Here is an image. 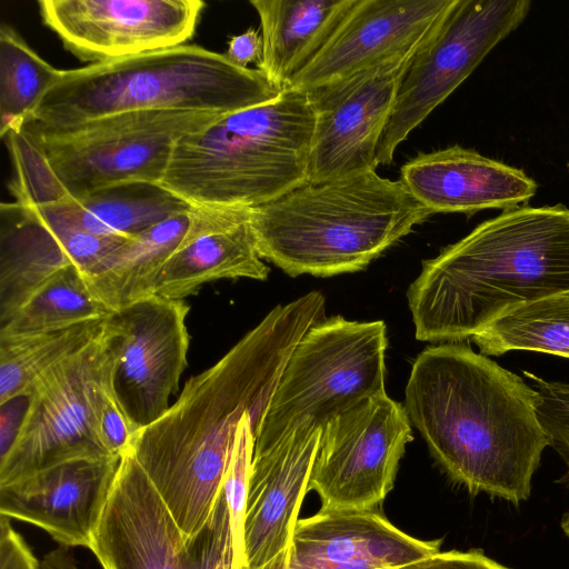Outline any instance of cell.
<instances>
[{
	"instance_id": "obj_1",
	"label": "cell",
	"mask_w": 569,
	"mask_h": 569,
	"mask_svg": "<svg viewBox=\"0 0 569 569\" xmlns=\"http://www.w3.org/2000/svg\"><path fill=\"white\" fill-rule=\"evenodd\" d=\"M325 310V296L315 290L274 307L134 433L129 450L184 540L203 527L221 495L242 417L250 415L256 437L290 353Z\"/></svg>"
},
{
	"instance_id": "obj_2",
	"label": "cell",
	"mask_w": 569,
	"mask_h": 569,
	"mask_svg": "<svg viewBox=\"0 0 569 569\" xmlns=\"http://www.w3.org/2000/svg\"><path fill=\"white\" fill-rule=\"evenodd\" d=\"M536 390L518 375L459 343L420 352L405 410L448 477L470 495L511 503L529 499L549 447Z\"/></svg>"
},
{
	"instance_id": "obj_3",
	"label": "cell",
	"mask_w": 569,
	"mask_h": 569,
	"mask_svg": "<svg viewBox=\"0 0 569 569\" xmlns=\"http://www.w3.org/2000/svg\"><path fill=\"white\" fill-rule=\"evenodd\" d=\"M569 291V209L517 207L425 260L407 291L420 341L472 338L510 309Z\"/></svg>"
},
{
	"instance_id": "obj_4",
	"label": "cell",
	"mask_w": 569,
	"mask_h": 569,
	"mask_svg": "<svg viewBox=\"0 0 569 569\" xmlns=\"http://www.w3.org/2000/svg\"><path fill=\"white\" fill-rule=\"evenodd\" d=\"M432 213L376 170L298 187L251 209L262 259L291 277L365 269Z\"/></svg>"
},
{
	"instance_id": "obj_5",
	"label": "cell",
	"mask_w": 569,
	"mask_h": 569,
	"mask_svg": "<svg viewBox=\"0 0 569 569\" xmlns=\"http://www.w3.org/2000/svg\"><path fill=\"white\" fill-rule=\"evenodd\" d=\"M316 116L293 88L177 140L160 186L191 206L257 208L309 182Z\"/></svg>"
},
{
	"instance_id": "obj_6",
	"label": "cell",
	"mask_w": 569,
	"mask_h": 569,
	"mask_svg": "<svg viewBox=\"0 0 569 569\" xmlns=\"http://www.w3.org/2000/svg\"><path fill=\"white\" fill-rule=\"evenodd\" d=\"M280 92L257 69L239 67L224 53L181 44L62 70L27 122L64 128L146 110L227 114Z\"/></svg>"
},
{
	"instance_id": "obj_7",
	"label": "cell",
	"mask_w": 569,
	"mask_h": 569,
	"mask_svg": "<svg viewBox=\"0 0 569 569\" xmlns=\"http://www.w3.org/2000/svg\"><path fill=\"white\" fill-rule=\"evenodd\" d=\"M386 325L341 316L311 326L290 353L254 437L269 448L295 428H323L363 400L385 393Z\"/></svg>"
},
{
	"instance_id": "obj_8",
	"label": "cell",
	"mask_w": 569,
	"mask_h": 569,
	"mask_svg": "<svg viewBox=\"0 0 569 569\" xmlns=\"http://www.w3.org/2000/svg\"><path fill=\"white\" fill-rule=\"evenodd\" d=\"M194 110H146L111 114L64 128L26 122L69 196L79 200L129 182L160 183L181 137L219 119Z\"/></svg>"
},
{
	"instance_id": "obj_9",
	"label": "cell",
	"mask_w": 569,
	"mask_h": 569,
	"mask_svg": "<svg viewBox=\"0 0 569 569\" xmlns=\"http://www.w3.org/2000/svg\"><path fill=\"white\" fill-rule=\"evenodd\" d=\"M116 359V340L106 320L92 342L29 388L21 429L0 459V486L67 461L111 456L101 442L98 416L112 387Z\"/></svg>"
},
{
	"instance_id": "obj_10",
	"label": "cell",
	"mask_w": 569,
	"mask_h": 569,
	"mask_svg": "<svg viewBox=\"0 0 569 569\" xmlns=\"http://www.w3.org/2000/svg\"><path fill=\"white\" fill-rule=\"evenodd\" d=\"M528 0H457L411 60L381 137L378 163L390 164L398 146L526 19Z\"/></svg>"
},
{
	"instance_id": "obj_11",
	"label": "cell",
	"mask_w": 569,
	"mask_h": 569,
	"mask_svg": "<svg viewBox=\"0 0 569 569\" xmlns=\"http://www.w3.org/2000/svg\"><path fill=\"white\" fill-rule=\"evenodd\" d=\"M412 440L405 407L387 392L330 420L321 432L309 490L325 510L377 509L393 487Z\"/></svg>"
},
{
	"instance_id": "obj_12",
	"label": "cell",
	"mask_w": 569,
	"mask_h": 569,
	"mask_svg": "<svg viewBox=\"0 0 569 569\" xmlns=\"http://www.w3.org/2000/svg\"><path fill=\"white\" fill-rule=\"evenodd\" d=\"M423 44L307 91L316 116L310 183L377 169L399 86Z\"/></svg>"
},
{
	"instance_id": "obj_13",
	"label": "cell",
	"mask_w": 569,
	"mask_h": 569,
	"mask_svg": "<svg viewBox=\"0 0 569 569\" xmlns=\"http://www.w3.org/2000/svg\"><path fill=\"white\" fill-rule=\"evenodd\" d=\"M184 300L152 295L107 318L117 346L113 392L136 432L170 408L187 366L189 333Z\"/></svg>"
},
{
	"instance_id": "obj_14",
	"label": "cell",
	"mask_w": 569,
	"mask_h": 569,
	"mask_svg": "<svg viewBox=\"0 0 569 569\" xmlns=\"http://www.w3.org/2000/svg\"><path fill=\"white\" fill-rule=\"evenodd\" d=\"M130 239L86 231L70 197L40 207L2 202L0 325L60 270L74 264L89 274Z\"/></svg>"
},
{
	"instance_id": "obj_15",
	"label": "cell",
	"mask_w": 569,
	"mask_h": 569,
	"mask_svg": "<svg viewBox=\"0 0 569 569\" xmlns=\"http://www.w3.org/2000/svg\"><path fill=\"white\" fill-rule=\"evenodd\" d=\"M201 0H39L43 24L66 50L99 63L186 44Z\"/></svg>"
},
{
	"instance_id": "obj_16",
	"label": "cell",
	"mask_w": 569,
	"mask_h": 569,
	"mask_svg": "<svg viewBox=\"0 0 569 569\" xmlns=\"http://www.w3.org/2000/svg\"><path fill=\"white\" fill-rule=\"evenodd\" d=\"M322 428L300 426L253 451L242 523L240 569H287Z\"/></svg>"
},
{
	"instance_id": "obj_17",
	"label": "cell",
	"mask_w": 569,
	"mask_h": 569,
	"mask_svg": "<svg viewBox=\"0 0 569 569\" xmlns=\"http://www.w3.org/2000/svg\"><path fill=\"white\" fill-rule=\"evenodd\" d=\"M457 0H355L288 88L310 91L423 44Z\"/></svg>"
},
{
	"instance_id": "obj_18",
	"label": "cell",
	"mask_w": 569,
	"mask_h": 569,
	"mask_svg": "<svg viewBox=\"0 0 569 569\" xmlns=\"http://www.w3.org/2000/svg\"><path fill=\"white\" fill-rule=\"evenodd\" d=\"M88 549L102 569H190L180 528L130 450Z\"/></svg>"
},
{
	"instance_id": "obj_19",
	"label": "cell",
	"mask_w": 569,
	"mask_h": 569,
	"mask_svg": "<svg viewBox=\"0 0 569 569\" xmlns=\"http://www.w3.org/2000/svg\"><path fill=\"white\" fill-rule=\"evenodd\" d=\"M120 460L76 459L0 486V515L40 528L58 546L89 548Z\"/></svg>"
},
{
	"instance_id": "obj_20",
	"label": "cell",
	"mask_w": 569,
	"mask_h": 569,
	"mask_svg": "<svg viewBox=\"0 0 569 569\" xmlns=\"http://www.w3.org/2000/svg\"><path fill=\"white\" fill-rule=\"evenodd\" d=\"M269 271L258 252L251 208L193 206L187 232L161 269L154 295L184 300L204 283L266 280Z\"/></svg>"
},
{
	"instance_id": "obj_21",
	"label": "cell",
	"mask_w": 569,
	"mask_h": 569,
	"mask_svg": "<svg viewBox=\"0 0 569 569\" xmlns=\"http://www.w3.org/2000/svg\"><path fill=\"white\" fill-rule=\"evenodd\" d=\"M400 180L432 214L505 211L537 191L535 180L522 170L458 144L411 158L401 167Z\"/></svg>"
},
{
	"instance_id": "obj_22",
	"label": "cell",
	"mask_w": 569,
	"mask_h": 569,
	"mask_svg": "<svg viewBox=\"0 0 569 569\" xmlns=\"http://www.w3.org/2000/svg\"><path fill=\"white\" fill-rule=\"evenodd\" d=\"M393 526L378 509L325 510L298 519L287 569H329L378 563L396 569L440 550Z\"/></svg>"
},
{
	"instance_id": "obj_23",
	"label": "cell",
	"mask_w": 569,
	"mask_h": 569,
	"mask_svg": "<svg viewBox=\"0 0 569 569\" xmlns=\"http://www.w3.org/2000/svg\"><path fill=\"white\" fill-rule=\"evenodd\" d=\"M355 0H251L259 16L262 56L257 63L282 91L320 51Z\"/></svg>"
},
{
	"instance_id": "obj_24",
	"label": "cell",
	"mask_w": 569,
	"mask_h": 569,
	"mask_svg": "<svg viewBox=\"0 0 569 569\" xmlns=\"http://www.w3.org/2000/svg\"><path fill=\"white\" fill-rule=\"evenodd\" d=\"M191 210L146 229L84 274L93 296L114 311L154 295L161 269L187 232Z\"/></svg>"
},
{
	"instance_id": "obj_25",
	"label": "cell",
	"mask_w": 569,
	"mask_h": 569,
	"mask_svg": "<svg viewBox=\"0 0 569 569\" xmlns=\"http://www.w3.org/2000/svg\"><path fill=\"white\" fill-rule=\"evenodd\" d=\"M73 213L88 232L103 237L133 238L146 229L193 206L159 183L129 182L98 190L82 199L71 198Z\"/></svg>"
},
{
	"instance_id": "obj_26",
	"label": "cell",
	"mask_w": 569,
	"mask_h": 569,
	"mask_svg": "<svg viewBox=\"0 0 569 569\" xmlns=\"http://www.w3.org/2000/svg\"><path fill=\"white\" fill-rule=\"evenodd\" d=\"M472 339L487 357L523 350L569 359V291L515 307Z\"/></svg>"
},
{
	"instance_id": "obj_27",
	"label": "cell",
	"mask_w": 569,
	"mask_h": 569,
	"mask_svg": "<svg viewBox=\"0 0 569 569\" xmlns=\"http://www.w3.org/2000/svg\"><path fill=\"white\" fill-rule=\"evenodd\" d=\"M106 320L0 337V403L24 395L40 377L87 347L102 332Z\"/></svg>"
},
{
	"instance_id": "obj_28",
	"label": "cell",
	"mask_w": 569,
	"mask_h": 569,
	"mask_svg": "<svg viewBox=\"0 0 569 569\" xmlns=\"http://www.w3.org/2000/svg\"><path fill=\"white\" fill-rule=\"evenodd\" d=\"M80 268L69 266L46 281L4 323L0 337L21 336L107 318Z\"/></svg>"
},
{
	"instance_id": "obj_29",
	"label": "cell",
	"mask_w": 569,
	"mask_h": 569,
	"mask_svg": "<svg viewBox=\"0 0 569 569\" xmlns=\"http://www.w3.org/2000/svg\"><path fill=\"white\" fill-rule=\"evenodd\" d=\"M62 73L10 26L0 27V136L19 130Z\"/></svg>"
},
{
	"instance_id": "obj_30",
	"label": "cell",
	"mask_w": 569,
	"mask_h": 569,
	"mask_svg": "<svg viewBox=\"0 0 569 569\" xmlns=\"http://www.w3.org/2000/svg\"><path fill=\"white\" fill-rule=\"evenodd\" d=\"M3 139L7 140L13 164V179L9 188L17 202L40 207L70 197L40 148L22 128L9 131Z\"/></svg>"
},
{
	"instance_id": "obj_31",
	"label": "cell",
	"mask_w": 569,
	"mask_h": 569,
	"mask_svg": "<svg viewBox=\"0 0 569 569\" xmlns=\"http://www.w3.org/2000/svg\"><path fill=\"white\" fill-rule=\"evenodd\" d=\"M190 569H237L230 511L223 488L203 527L186 540Z\"/></svg>"
},
{
	"instance_id": "obj_32",
	"label": "cell",
	"mask_w": 569,
	"mask_h": 569,
	"mask_svg": "<svg viewBox=\"0 0 569 569\" xmlns=\"http://www.w3.org/2000/svg\"><path fill=\"white\" fill-rule=\"evenodd\" d=\"M523 375L536 390V410L549 447L558 453L566 467L558 482L569 488V383L549 381L529 371H523Z\"/></svg>"
},
{
	"instance_id": "obj_33",
	"label": "cell",
	"mask_w": 569,
	"mask_h": 569,
	"mask_svg": "<svg viewBox=\"0 0 569 569\" xmlns=\"http://www.w3.org/2000/svg\"><path fill=\"white\" fill-rule=\"evenodd\" d=\"M253 447L254 435L251 417L244 415L237 429L233 452L223 483V492L231 518L237 569H240L241 565L242 523Z\"/></svg>"
},
{
	"instance_id": "obj_34",
	"label": "cell",
	"mask_w": 569,
	"mask_h": 569,
	"mask_svg": "<svg viewBox=\"0 0 569 569\" xmlns=\"http://www.w3.org/2000/svg\"><path fill=\"white\" fill-rule=\"evenodd\" d=\"M98 430L102 445L111 456L121 457L129 450L136 429L120 406L112 387L102 399Z\"/></svg>"
},
{
	"instance_id": "obj_35",
	"label": "cell",
	"mask_w": 569,
	"mask_h": 569,
	"mask_svg": "<svg viewBox=\"0 0 569 569\" xmlns=\"http://www.w3.org/2000/svg\"><path fill=\"white\" fill-rule=\"evenodd\" d=\"M396 569H511L489 558L481 550L437 551Z\"/></svg>"
},
{
	"instance_id": "obj_36",
	"label": "cell",
	"mask_w": 569,
	"mask_h": 569,
	"mask_svg": "<svg viewBox=\"0 0 569 569\" xmlns=\"http://www.w3.org/2000/svg\"><path fill=\"white\" fill-rule=\"evenodd\" d=\"M0 569H41L22 536L12 527L11 519L0 515Z\"/></svg>"
},
{
	"instance_id": "obj_37",
	"label": "cell",
	"mask_w": 569,
	"mask_h": 569,
	"mask_svg": "<svg viewBox=\"0 0 569 569\" xmlns=\"http://www.w3.org/2000/svg\"><path fill=\"white\" fill-rule=\"evenodd\" d=\"M29 395H20L0 403V459L11 449L24 420Z\"/></svg>"
},
{
	"instance_id": "obj_38",
	"label": "cell",
	"mask_w": 569,
	"mask_h": 569,
	"mask_svg": "<svg viewBox=\"0 0 569 569\" xmlns=\"http://www.w3.org/2000/svg\"><path fill=\"white\" fill-rule=\"evenodd\" d=\"M224 54L231 62L242 68H248L250 62L257 64L262 56L261 34L254 28H249L240 34L232 36Z\"/></svg>"
},
{
	"instance_id": "obj_39",
	"label": "cell",
	"mask_w": 569,
	"mask_h": 569,
	"mask_svg": "<svg viewBox=\"0 0 569 569\" xmlns=\"http://www.w3.org/2000/svg\"><path fill=\"white\" fill-rule=\"evenodd\" d=\"M41 569H80L72 548L58 546L46 553Z\"/></svg>"
},
{
	"instance_id": "obj_40",
	"label": "cell",
	"mask_w": 569,
	"mask_h": 569,
	"mask_svg": "<svg viewBox=\"0 0 569 569\" xmlns=\"http://www.w3.org/2000/svg\"><path fill=\"white\" fill-rule=\"evenodd\" d=\"M560 528L563 535L569 539V510L560 519Z\"/></svg>"
}]
</instances>
